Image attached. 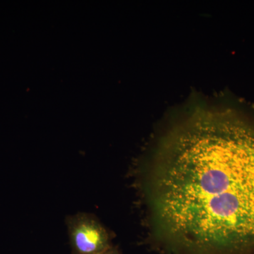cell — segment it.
<instances>
[{"label": "cell", "instance_id": "6da1fadb", "mask_svg": "<svg viewBox=\"0 0 254 254\" xmlns=\"http://www.w3.org/2000/svg\"><path fill=\"white\" fill-rule=\"evenodd\" d=\"M195 114L163 138L145 196L161 254H254V125Z\"/></svg>", "mask_w": 254, "mask_h": 254}, {"label": "cell", "instance_id": "7a4b0ae2", "mask_svg": "<svg viewBox=\"0 0 254 254\" xmlns=\"http://www.w3.org/2000/svg\"><path fill=\"white\" fill-rule=\"evenodd\" d=\"M66 224L71 254H100L113 246V233L93 214L68 215Z\"/></svg>", "mask_w": 254, "mask_h": 254}, {"label": "cell", "instance_id": "3957f363", "mask_svg": "<svg viewBox=\"0 0 254 254\" xmlns=\"http://www.w3.org/2000/svg\"><path fill=\"white\" fill-rule=\"evenodd\" d=\"M100 254H122V253L119 250L118 247L113 246V247H110L108 250L105 251L104 252Z\"/></svg>", "mask_w": 254, "mask_h": 254}]
</instances>
